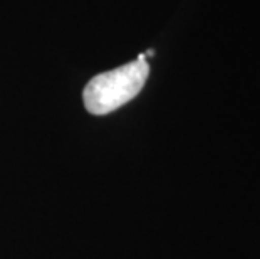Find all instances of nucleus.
<instances>
[{"label": "nucleus", "instance_id": "1", "mask_svg": "<svg viewBox=\"0 0 260 259\" xmlns=\"http://www.w3.org/2000/svg\"><path fill=\"white\" fill-rule=\"evenodd\" d=\"M148 76L149 66L145 54L119 68L94 76L82 91L86 109L96 117L116 111L140 95Z\"/></svg>", "mask_w": 260, "mask_h": 259}]
</instances>
